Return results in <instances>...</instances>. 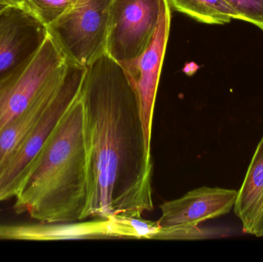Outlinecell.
<instances>
[{
    "label": "cell",
    "instance_id": "11",
    "mask_svg": "<svg viewBox=\"0 0 263 262\" xmlns=\"http://www.w3.org/2000/svg\"><path fill=\"white\" fill-rule=\"evenodd\" d=\"M70 223H45L9 228V239L63 240L110 238L108 218Z\"/></svg>",
    "mask_w": 263,
    "mask_h": 262
},
{
    "label": "cell",
    "instance_id": "6",
    "mask_svg": "<svg viewBox=\"0 0 263 262\" xmlns=\"http://www.w3.org/2000/svg\"><path fill=\"white\" fill-rule=\"evenodd\" d=\"M238 191L219 187L197 188L182 197L159 206L161 216L156 223L161 231L157 239L202 238L205 232L199 226L231 212Z\"/></svg>",
    "mask_w": 263,
    "mask_h": 262
},
{
    "label": "cell",
    "instance_id": "17",
    "mask_svg": "<svg viewBox=\"0 0 263 262\" xmlns=\"http://www.w3.org/2000/svg\"><path fill=\"white\" fill-rule=\"evenodd\" d=\"M9 1L15 3V4H23V3H24V0H9Z\"/></svg>",
    "mask_w": 263,
    "mask_h": 262
},
{
    "label": "cell",
    "instance_id": "16",
    "mask_svg": "<svg viewBox=\"0 0 263 262\" xmlns=\"http://www.w3.org/2000/svg\"><path fill=\"white\" fill-rule=\"evenodd\" d=\"M15 3H11L9 0H0V13H2L5 9H7L9 6Z\"/></svg>",
    "mask_w": 263,
    "mask_h": 262
},
{
    "label": "cell",
    "instance_id": "10",
    "mask_svg": "<svg viewBox=\"0 0 263 262\" xmlns=\"http://www.w3.org/2000/svg\"><path fill=\"white\" fill-rule=\"evenodd\" d=\"M233 209L245 233L263 237V134L238 191Z\"/></svg>",
    "mask_w": 263,
    "mask_h": 262
},
{
    "label": "cell",
    "instance_id": "1",
    "mask_svg": "<svg viewBox=\"0 0 263 262\" xmlns=\"http://www.w3.org/2000/svg\"><path fill=\"white\" fill-rule=\"evenodd\" d=\"M88 198L85 219L141 217L153 209V163L139 99L126 71L107 53L86 67L80 91Z\"/></svg>",
    "mask_w": 263,
    "mask_h": 262
},
{
    "label": "cell",
    "instance_id": "15",
    "mask_svg": "<svg viewBox=\"0 0 263 262\" xmlns=\"http://www.w3.org/2000/svg\"><path fill=\"white\" fill-rule=\"evenodd\" d=\"M237 12L240 21L251 23L263 32V0H225Z\"/></svg>",
    "mask_w": 263,
    "mask_h": 262
},
{
    "label": "cell",
    "instance_id": "14",
    "mask_svg": "<svg viewBox=\"0 0 263 262\" xmlns=\"http://www.w3.org/2000/svg\"><path fill=\"white\" fill-rule=\"evenodd\" d=\"M87 0H24V4L48 27Z\"/></svg>",
    "mask_w": 263,
    "mask_h": 262
},
{
    "label": "cell",
    "instance_id": "8",
    "mask_svg": "<svg viewBox=\"0 0 263 262\" xmlns=\"http://www.w3.org/2000/svg\"><path fill=\"white\" fill-rule=\"evenodd\" d=\"M171 16L168 0H160L159 23L148 47L136 58L120 63L136 89L145 144L150 152L155 103L170 35Z\"/></svg>",
    "mask_w": 263,
    "mask_h": 262
},
{
    "label": "cell",
    "instance_id": "3",
    "mask_svg": "<svg viewBox=\"0 0 263 262\" xmlns=\"http://www.w3.org/2000/svg\"><path fill=\"white\" fill-rule=\"evenodd\" d=\"M70 63L48 32L35 53L0 78V132L31 106L55 95Z\"/></svg>",
    "mask_w": 263,
    "mask_h": 262
},
{
    "label": "cell",
    "instance_id": "12",
    "mask_svg": "<svg viewBox=\"0 0 263 262\" xmlns=\"http://www.w3.org/2000/svg\"><path fill=\"white\" fill-rule=\"evenodd\" d=\"M59 91L52 96L31 106L26 112L12 120L0 132V176L11 158L23 146L39 120L47 110Z\"/></svg>",
    "mask_w": 263,
    "mask_h": 262
},
{
    "label": "cell",
    "instance_id": "9",
    "mask_svg": "<svg viewBox=\"0 0 263 262\" xmlns=\"http://www.w3.org/2000/svg\"><path fill=\"white\" fill-rule=\"evenodd\" d=\"M47 33V27L24 3L0 13V78L35 53Z\"/></svg>",
    "mask_w": 263,
    "mask_h": 262
},
{
    "label": "cell",
    "instance_id": "2",
    "mask_svg": "<svg viewBox=\"0 0 263 262\" xmlns=\"http://www.w3.org/2000/svg\"><path fill=\"white\" fill-rule=\"evenodd\" d=\"M16 214L40 223L84 221L88 189L80 93L52 131L15 196Z\"/></svg>",
    "mask_w": 263,
    "mask_h": 262
},
{
    "label": "cell",
    "instance_id": "5",
    "mask_svg": "<svg viewBox=\"0 0 263 262\" xmlns=\"http://www.w3.org/2000/svg\"><path fill=\"white\" fill-rule=\"evenodd\" d=\"M86 67L70 63L63 86L0 176V203L15 198L49 135L80 93Z\"/></svg>",
    "mask_w": 263,
    "mask_h": 262
},
{
    "label": "cell",
    "instance_id": "7",
    "mask_svg": "<svg viewBox=\"0 0 263 262\" xmlns=\"http://www.w3.org/2000/svg\"><path fill=\"white\" fill-rule=\"evenodd\" d=\"M160 0H112L106 53L119 63L139 56L156 32Z\"/></svg>",
    "mask_w": 263,
    "mask_h": 262
},
{
    "label": "cell",
    "instance_id": "13",
    "mask_svg": "<svg viewBox=\"0 0 263 262\" xmlns=\"http://www.w3.org/2000/svg\"><path fill=\"white\" fill-rule=\"evenodd\" d=\"M171 8L209 25H225L239 20L234 9L225 0H168Z\"/></svg>",
    "mask_w": 263,
    "mask_h": 262
},
{
    "label": "cell",
    "instance_id": "4",
    "mask_svg": "<svg viewBox=\"0 0 263 262\" xmlns=\"http://www.w3.org/2000/svg\"><path fill=\"white\" fill-rule=\"evenodd\" d=\"M112 0H87L48 26L69 63L87 67L106 53Z\"/></svg>",
    "mask_w": 263,
    "mask_h": 262
}]
</instances>
